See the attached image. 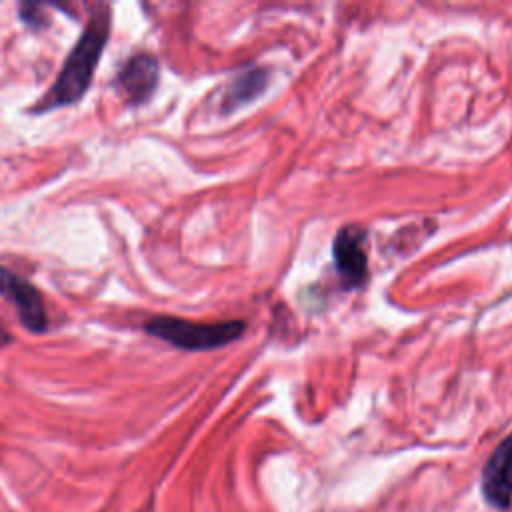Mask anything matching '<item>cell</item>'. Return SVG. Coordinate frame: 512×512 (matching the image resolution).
Listing matches in <instances>:
<instances>
[{
    "label": "cell",
    "instance_id": "obj_1",
    "mask_svg": "<svg viewBox=\"0 0 512 512\" xmlns=\"http://www.w3.org/2000/svg\"><path fill=\"white\" fill-rule=\"evenodd\" d=\"M108 26L110 18L108 12L94 14L84 28L80 40L64 60V66L52 84V88L44 94L42 102L36 110H50L56 106H68L76 100H80L86 92V88L92 82L96 64L100 60V54L104 50V44L108 40Z\"/></svg>",
    "mask_w": 512,
    "mask_h": 512
},
{
    "label": "cell",
    "instance_id": "obj_2",
    "mask_svg": "<svg viewBox=\"0 0 512 512\" xmlns=\"http://www.w3.org/2000/svg\"><path fill=\"white\" fill-rule=\"evenodd\" d=\"M146 330L182 350H212L238 340L246 330V322H190L174 316H154Z\"/></svg>",
    "mask_w": 512,
    "mask_h": 512
},
{
    "label": "cell",
    "instance_id": "obj_3",
    "mask_svg": "<svg viewBox=\"0 0 512 512\" xmlns=\"http://www.w3.org/2000/svg\"><path fill=\"white\" fill-rule=\"evenodd\" d=\"M334 264L346 288H358L368 276L366 256V230L358 224H350L338 230L334 238Z\"/></svg>",
    "mask_w": 512,
    "mask_h": 512
},
{
    "label": "cell",
    "instance_id": "obj_4",
    "mask_svg": "<svg viewBox=\"0 0 512 512\" xmlns=\"http://www.w3.org/2000/svg\"><path fill=\"white\" fill-rule=\"evenodd\" d=\"M0 296H4L18 310V318L30 332H44L48 328L46 310L40 292L22 276L0 264Z\"/></svg>",
    "mask_w": 512,
    "mask_h": 512
},
{
    "label": "cell",
    "instance_id": "obj_5",
    "mask_svg": "<svg viewBox=\"0 0 512 512\" xmlns=\"http://www.w3.org/2000/svg\"><path fill=\"white\" fill-rule=\"evenodd\" d=\"M482 494L494 508H508L512 502V434L492 452L482 470Z\"/></svg>",
    "mask_w": 512,
    "mask_h": 512
},
{
    "label": "cell",
    "instance_id": "obj_6",
    "mask_svg": "<svg viewBox=\"0 0 512 512\" xmlns=\"http://www.w3.org/2000/svg\"><path fill=\"white\" fill-rule=\"evenodd\" d=\"M158 84V62L150 54L132 56L118 72L116 86L128 104L136 106L150 98Z\"/></svg>",
    "mask_w": 512,
    "mask_h": 512
},
{
    "label": "cell",
    "instance_id": "obj_7",
    "mask_svg": "<svg viewBox=\"0 0 512 512\" xmlns=\"http://www.w3.org/2000/svg\"><path fill=\"white\" fill-rule=\"evenodd\" d=\"M264 86H266V72L262 68L246 70L242 76L234 78V82L230 84V88L224 96V108L230 110V108H236V106L248 102L250 98L258 96Z\"/></svg>",
    "mask_w": 512,
    "mask_h": 512
}]
</instances>
